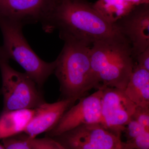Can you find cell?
I'll list each match as a JSON object with an SVG mask.
<instances>
[{"label":"cell","mask_w":149,"mask_h":149,"mask_svg":"<svg viewBox=\"0 0 149 149\" xmlns=\"http://www.w3.org/2000/svg\"><path fill=\"white\" fill-rule=\"evenodd\" d=\"M113 25L130 44L133 59L149 48V4L137 6Z\"/></svg>","instance_id":"cell-10"},{"label":"cell","mask_w":149,"mask_h":149,"mask_svg":"<svg viewBox=\"0 0 149 149\" xmlns=\"http://www.w3.org/2000/svg\"><path fill=\"white\" fill-rule=\"evenodd\" d=\"M64 45L56 60L54 73L58 79L63 99L79 100L98 86L90 60L91 46L72 41Z\"/></svg>","instance_id":"cell-3"},{"label":"cell","mask_w":149,"mask_h":149,"mask_svg":"<svg viewBox=\"0 0 149 149\" xmlns=\"http://www.w3.org/2000/svg\"><path fill=\"white\" fill-rule=\"evenodd\" d=\"M101 89L79 99L77 104L68 109L46 136L56 137L83 125L101 124Z\"/></svg>","instance_id":"cell-9"},{"label":"cell","mask_w":149,"mask_h":149,"mask_svg":"<svg viewBox=\"0 0 149 149\" xmlns=\"http://www.w3.org/2000/svg\"><path fill=\"white\" fill-rule=\"evenodd\" d=\"M124 91L136 106L149 108V71L134 65Z\"/></svg>","instance_id":"cell-12"},{"label":"cell","mask_w":149,"mask_h":149,"mask_svg":"<svg viewBox=\"0 0 149 149\" xmlns=\"http://www.w3.org/2000/svg\"><path fill=\"white\" fill-rule=\"evenodd\" d=\"M34 109L3 111L0 115V140L24 133Z\"/></svg>","instance_id":"cell-13"},{"label":"cell","mask_w":149,"mask_h":149,"mask_svg":"<svg viewBox=\"0 0 149 149\" xmlns=\"http://www.w3.org/2000/svg\"><path fill=\"white\" fill-rule=\"evenodd\" d=\"M63 41L72 40L91 46L93 43L122 36L87 0H60L51 22Z\"/></svg>","instance_id":"cell-1"},{"label":"cell","mask_w":149,"mask_h":149,"mask_svg":"<svg viewBox=\"0 0 149 149\" xmlns=\"http://www.w3.org/2000/svg\"><path fill=\"white\" fill-rule=\"evenodd\" d=\"M53 138L68 149H133L101 124L82 125Z\"/></svg>","instance_id":"cell-6"},{"label":"cell","mask_w":149,"mask_h":149,"mask_svg":"<svg viewBox=\"0 0 149 149\" xmlns=\"http://www.w3.org/2000/svg\"><path fill=\"white\" fill-rule=\"evenodd\" d=\"M60 0H0V17L21 24L40 22L52 32L51 22Z\"/></svg>","instance_id":"cell-7"},{"label":"cell","mask_w":149,"mask_h":149,"mask_svg":"<svg viewBox=\"0 0 149 149\" xmlns=\"http://www.w3.org/2000/svg\"><path fill=\"white\" fill-rule=\"evenodd\" d=\"M100 89L102 91V125L121 137L137 106L127 97L123 89L107 87Z\"/></svg>","instance_id":"cell-8"},{"label":"cell","mask_w":149,"mask_h":149,"mask_svg":"<svg viewBox=\"0 0 149 149\" xmlns=\"http://www.w3.org/2000/svg\"><path fill=\"white\" fill-rule=\"evenodd\" d=\"M22 27L14 22L0 17V27L3 37V45L1 47L7 58L17 63L41 88L54 73L56 61L46 62L36 54L23 35Z\"/></svg>","instance_id":"cell-4"},{"label":"cell","mask_w":149,"mask_h":149,"mask_svg":"<svg viewBox=\"0 0 149 149\" xmlns=\"http://www.w3.org/2000/svg\"><path fill=\"white\" fill-rule=\"evenodd\" d=\"M28 143L33 149H68L57 141L46 136L41 139H30L24 136Z\"/></svg>","instance_id":"cell-16"},{"label":"cell","mask_w":149,"mask_h":149,"mask_svg":"<svg viewBox=\"0 0 149 149\" xmlns=\"http://www.w3.org/2000/svg\"><path fill=\"white\" fill-rule=\"evenodd\" d=\"M93 6L107 21L112 24L136 7L125 0H97Z\"/></svg>","instance_id":"cell-14"},{"label":"cell","mask_w":149,"mask_h":149,"mask_svg":"<svg viewBox=\"0 0 149 149\" xmlns=\"http://www.w3.org/2000/svg\"><path fill=\"white\" fill-rule=\"evenodd\" d=\"M2 142L5 149H33L24 136L7 138L3 139Z\"/></svg>","instance_id":"cell-17"},{"label":"cell","mask_w":149,"mask_h":149,"mask_svg":"<svg viewBox=\"0 0 149 149\" xmlns=\"http://www.w3.org/2000/svg\"><path fill=\"white\" fill-rule=\"evenodd\" d=\"M134 6H138L145 4H149V0H125Z\"/></svg>","instance_id":"cell-19"},{"label":"cell","mask_w":149,"mask_h":149,"mask_svg":"<svg viewBox=\"0 0 149 149\" xmlns=\"http://www.w3.org/2000/svg\"><path fill=\"white\" fill-rule=\"evenodd\" d=\"M125 134L126 143L133 149H149V129L141 125L131 118L125 126Z\"/></svg>","instance_id":"cell-15"},{"label":"cell","mask_w":149,"mask_h":149,"mask_svg":"<svg viewBox=\"0 0 149 149\" xmlns=\"http://www.w3.org/2000/svg\"><path fill=\"white\" fill-rule=\"evenodd\" d=\"M135 59L138 66L149 71V48L139 54Z\"/></svg>","instance_id":"cell-18"},{"label":"cell","mask_w":149,"mask_h":149,"mask_svg":"<svg viewBox=\"0 0 149 149\" xmlns=\"http://www.w3.org/2000/svg\"><path fill=\"white\" fill-rule=\"evenodd\" d=\"M0 149H5L4 147L3 146V145L0 144Z\"/></svg>","instance_id":"cell-20"},{"label":"cell","mask_w":149,"mask_h":149,"mask_svg":"<svg viewBox=\"0 0 149 149\" xmlns=\"http://www.w3.org/2000/svg\"><path fill=\"white\" fill-rule=\"evenodd\" d=\"M0 69L3 111L34 109L45 102L36 83L26 73L18 72L11 67L1 47Z\"/></svg>","instance_id":"cell-5"},{"label":"cell","mask_w":149,"mask_h":149,"mask_svg":"<svg viewBox=\"0 0 149 149\" xmlns=\"http://www.w3.org/2000/svg\"><path fill=\"white\" fill-rule=\"evenodd\" d=\"M76 100L63 99L58 101L45 102L34 109V113L24 133L30 139L48 132L58 123L68 109L74 105Z\"/></svg>","instance_id":"cell-11"},{"label":"cell","mask_w":149,"mask_h":149,"mask_svg":"<svg viewBox=\"0 0 149 149\" xmlns=\"http://www.w3.org/2000/svg\"><path fill=\"white\" fill-rule=\"evenodd\" d=\"M90 60L97 90L106 87L125 90L135 65L131 46L125 38L120 36L93 43Z\"/></svg>","instance_id":"cell-2"}]
</instances>
